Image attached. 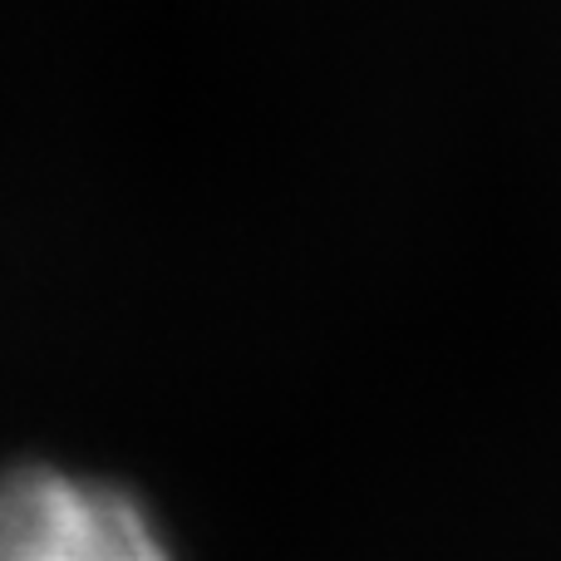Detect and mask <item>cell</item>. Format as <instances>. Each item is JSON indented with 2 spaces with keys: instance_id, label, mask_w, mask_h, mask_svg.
Listing matches in <instances>:
<instances>
[{
  "instance_id": "6da1fadb",
  "label": "cell",
  "mask_w": 561,
  "mask_h": 561,
  "mask_svg": "<svg viewBox=\"0 0 561 561\" xmlns=\"http://www.w3.org/2000/svg\"><path fill=\"white\" fill-rule=\"evenodd\" d=\"M0 561H183L158 513L118 478L84 468H0Z\"/></svg>"
}]
</instances>
